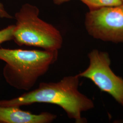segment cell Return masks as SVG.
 I'll return each mask as SVG.
<instances>
[{
    "instance_id": "cell-6",
    "label": "cell",
    "mask_w": 123,
    "mask_h": 123,
    "mask_svg": "<svg viewBox=\"0 0 123 123\" xmlns=\"http://www.w3.org/2000/svg\"><path fill=\"white\" fill-rule=\"evenodd\" d=\"M56 118V115L49 112L34 114L19 107L0 105V123H49Z\"/></svg>"
},
{
    "instance_id": "cell-4",
    "label": "cell",
    "mask_w": 123,
    "mask_h": 123,
    "mask_svg": "<svg viewBox=\"0 0 123 123\" xmlns=\"http://www.w3.org/2000/svg\"><path fill=\"white\" fill-rule=\"evenodd\" d=\"M85 25L94 38L123 43V4L90 10L86 15Z\"/></svg>"
},
{
    "instance_id": "cell-7",
    "label": "cell",
    "mask_w": 123,
    "mask_h": 123,
    "mask_svg": "<svg viewBox=\"0 0 123 123\" xmlns=\"http://www.w3.org/2000/svg\"><path fill=\"white\" fill-rule=\"evenodd\" d=\"M87 6L90 10L113 6L123 4L121 0H79Z\"/></svg>"
},
{
    "instance_id": "cell-3",
    "label": "cell",
    "mask_w": 123,
    "mask_h": 123,
    "mask_svg": "<svg viewBox=\"0 0 123 123\" xmlns=\"http://www.w3.org/2000/svg\"><path fill=\"white\" fill-rule=\"evenodd\" d=\"M39 10L34 5H23L15 14L13 39L19 46L38 47L48 51H58L62 44L60 32L39 17Z\"/></svg>"
},
{
    "instance_id": "cell-2",
    "label": "cell",
    "mask_w": 123,
    "mask_h": 123,
    "mask_svg": "<svg viewBox=\"0 0 123 123\" xmlns=\"http://www.w3.org/2000/svg\"><path fill=\"white\" fill-rule=\"evenodd\" d=\"M58 51L0 49V60L6 63L3 74L14 88L28 91L57 60Z\"/></svg>"
},
{
    "instance_id": "cell-1",
    "label": "cell",
    "mask_w": 123,
    "mask_h": 123,
    "mask_svg": "<svg viewBox=\"0 0 123 123\" xmlns=\"http://www.w3.org/2000/svg\"><path fill=\"white\" fill-rule=\"evenodd\" d=\"M79 78L77 74L64 77L56 83H41L35 89L18 97L0 100V105L20 107L35 103L51 104L62 108L68 118L74 119L76 123L86 122L81 114L92 109L94 104L79 91Z\"/></svg>"
},
{
    "instance_id": "cell-11",
    "label": "cell",
    "mask_w": 123,
    "mask_h": 123,
    "mask_svg": "<svg viewBox=\"0 0 123 123\" xmlns=\"http://www.w3.org/2000/svg\"><path fill=\"white\" fill-rule=\"evenodd\" d=\"M122 0V2H123V0Z\"/></svg>"
},
{
    "instance_id": "cell-8",
    "label": "cell",
    "mask_w": 123,
    "mask_h": 123,
    "mask_svg": "<svg viewBox=\"0 0 123 123\" xmlns=\"http://www.w3.org/2000/svg\"><path fill=\"white\" fill-rule=\"evenodd\" d=\"M14 27L15 25H11L0 30V44L13 39Z\"/></svg>"
},
{
    "instance_id": "cell-10",
    "label": "cell",
    "mask_w": 123,
    "mask_h": 123,
    "mask_svg": "<svg viewBox=\"0 0 123 123\" xmlns=\"http://www.w3.org/2000/svg\"><path fill=\"white\" fill-rule=\"evenodd\" d=\"M52 0L54 4L59 5L62 4L64 3L67 2L70 0Z\"/></svg>"
},
{
    "instance_id": "cell-5",
    "label": "cell",
    "mask_w": 123,
    "mask_h": 123,
    "mask_svg": "<svg viewBox=\"0 0 123 123\" xmlns=\"http://www.w3.org/2000/svg\"><path fill=\"white\" fill-rule=\"evenodd\" d=\"M88 57L89 66L78 75L90 79L102 91L110 94L123 106V79L111 70L108 53L93 50Z\"/></svg>"
},
{
    "instance_id": "cell-9",
    "label": "cell",
    "mask_w": 123,
    "mask_h": 123,
    "mask_svg": "<svg viewBox=\"0 0 123 123\" xmlns=\"http://www.w3.org/2000/svg\"><path fill=\"white\" fill-rule=\"evenodd\" d=\"M0 17L1 18H12V17L5 10L3 5L0 2Z\"/></svg>"
}]
</instances>
